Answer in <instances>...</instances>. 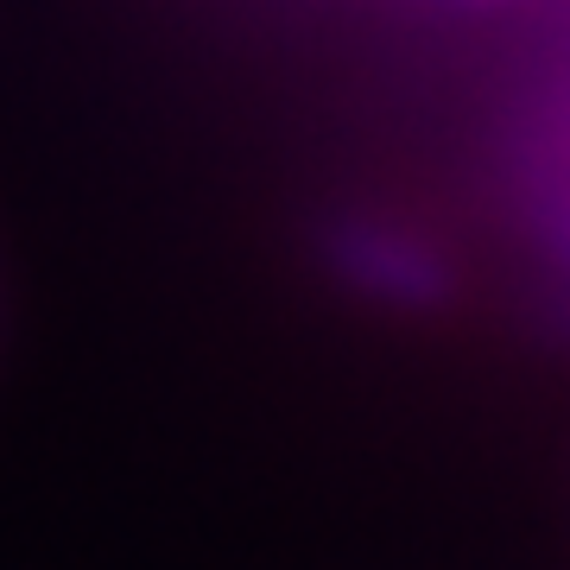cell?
Returning <instances> with one entry per match:
<instances>
[{"label":"cell","mask_w":570,"mask_h":570,"mask_svg":"<svg viewBox=\"0 0 570 570\" xmlns=\"http://www.w3.org/2000/svg\"><path fill=\"white\" fill-rule=\"evenodd\" d=\"M343 266L387 298H431L438 292V261L419 242H406L400 228H374V223L343 228Z\"/></svg>","instance_id":"6da1fadb"}]
</instances>
